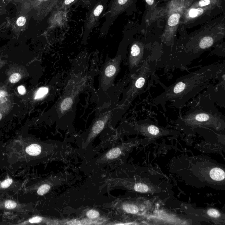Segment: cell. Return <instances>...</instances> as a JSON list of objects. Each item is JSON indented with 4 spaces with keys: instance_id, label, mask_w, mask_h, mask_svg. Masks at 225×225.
<instances>
[{
    "instance_id": "cell-27",
    "label": "cell",
    "mask_w": 225,
    "mask_h": 225,
    "mask_svg": "<svg viewBox=\"0 0 225 225\" xmlns=\"http://www.w3.org/2000/svg\"><path fill=\"white\" fill-rule=\"evenodd\" d=\"M211 0H201L198 3V5L200 7H204L208 6L210 4Z\"/></svg>"
},
{
    "instance_id": "cell-2",
    "label": "cell",
    "mask_w": 225,
    "mask_h": 225,
    "mask_svg": "<svg viewBox=\"0 0 225 225\" xmlns=\"http://www.w3.org/2000/svg\"><path fill=\"white\" fill-rule=\"evenodd\" d=\"M192 104L190 109L180 115V121L187 125L222 126L224 116L216 108L209 95H200Z\"/></svg>"
},
{
    "instance_id": "cell-22",
    "label": "cell",
    "mask_w": 225,
    "mask_h": 225,
    "mask_svg": "<svg viewBox=\"0 0 225 225\" xmlns=\"http://www.w3.org/2000/svg\"><path fill=\"white\" fill-rule=\"evenodd\" d=\"M207 214L213 218H218L220 216V213L219 211L214 208L209 209L207 211Z\"/></svg>"
},
{
    "instance_id": "cell-28",
    "label": "cell",
    "mask_w": 225,
    "mask_h": 225,
    "mask_svg": "<svg viewBox=\"0 0 225 225\" xmlns=\"http://www.w3.org/2000/svg\"><path fill=\"white\" fill-rule=\"evenodd\" d=\"M42 218L39 216H37L30 219L29 220V222L30 223H32V224L33 223H38L42 222Z\"/></svg>"
},
{
    "instance_id": "cell-23",
    "label": "cell",
    "mask_w": 225,
    "mask_h": 225,
    "mask_svg": "<svg viewBox=\"0 0 225 225\" xmlns=\"http://www.w3.org/2000/svg\"><path fill=\"white\" fill-rule=\"evenodd\" d=\"M21 75L19 73H14L9 78V81L12 83H16L21 79Z\"/></svg>"
},
{
    "instance_id": "cell-5",
    "label": "cell",
    "mask_w": 225,
    "mask_h": 225,
    "mask_svg": "<svg viewBox=\"0 0 225 225\" xmlns=\"http://www.w3.org/2000/svg\"><path fill=\"white\" fill-rule=\"evenodd\" d=\"M127 110L123 106L116 104H107L104 106L98 111L96 117L91 126L86 138L83 145L87 147L98 134H100L106 126L113 119L120 118Z\"/></svg>"
},
{
    "instance_id": "cell-21",
    "label": "cell",
    "mask_w": 225,
    "mask_h": 225,
    "mask_svg": "<svg viewBox=\"0 0 225 225\" xmlns=\"http://www.w3.org/2000/svg\"><path fill=\"white\" fill-rule=\"evenodd\" d=\"M86 216L88 217L91 219H95L99 217V213L97 211L91 209L87 211Z\"/></svg>"
},
{
    "instance_id": "cell-20",
    "label": "cell",
    "mask_w": 225,
    "mask_h": 225,
    "mask_svg": "<svg viewBox=\"0 0 225 225\" xmlns=\"http://www.w3.org/2000/svg\"><path fill=\"white\" fill-rule=\"evenodd\" d=\"M50 188H51V186L47 184L42 185L38 189L37 193L40 195H44L47 193L48 192Z\"/></svg>"
},
{
    "instance_id": "cell-11",
    "label": "cell",
    "mask_w": 225,
    "mask_h": 225,
    "mask_svg": "<svg viewBox=\"0 0 225 225\" xmlns=\"http://www.w3.org/2000/svg\"><path fill=\"white\" fill-rule=\"evenodd\" d=\"M141 126L146 128V130L148 133L152 135H157L160 133V129L158 126L148 123L143 124Z\"/></svg>"
},
{
    "instance_id": "cell-8",
    "label": "cell",
    "mask_w": 225,
    "mask_h": 225,
    "mask_svg": "<svg viewBox=\"0 0 225 225\" xmlns=\"http://www.w3.org/2000/svg\"><path fill=\"white\" fill-rule=\"evenodd\" d=\"M133 0H111L107 5L103 17L105 20L100 28L99 32L101 37L105 36L109 31L110 27L121 14L129 9Z\"/></svg>"
},
{
    "instance_id": "cell-24",
    "label": "cell",
    "mask_w": 225,
    "mask_h": 225,
    "mask_svg": "<svg viewBox=\"0 0 225 225\" xmlns=\"http://www.w3.org/2000/svg\"><path fill=\"white\" fill-rule=\"evenodd\" d=\"M5 208L7 209L15 208L17 207V203L12 201H7L4 203Z\"/></svg>"
},
{
    "instance_id": "cell-32",
    "label": "cell",
    "mask_w": 225,
    "mask_h": 225,
    "mask_svg": "<svg viewBox=\"0 0 225 225\" xmlns=\"http://www.w3.org/2000/svg\"><path fill=\"white\" fill-rule=\"evenodd\" d=\"M2 118V114L0 113V120Z\"/></svg>"
},
{
    "instance_id": "cell-26",
    "label": "cell",
    "mask_w": 225,
    "mask_h": 225,
    "mask_svg": "<svg viewBox=\"0 0 225 225\" xmlns=\"http://www.w3.org/2000/svg\"><path fill=\"white\" fill-rule=\"evenodd\" d=\"M26 22V19L25 17H20L17 20V25L19 27H22V26L25 25Z\"/></svg>"
},
{
    "instance_id": "cell-9",
    "label": "cell",
    "mask_w": 225,
    "mask_h": 225,
    "mask_svg": "<svg viewBox=\"0 0 225 225\" xmlns=\"http://www.w3.org/2000/svg\"><path fill=\"white\" fill-rule=\"evenodd\" d=\"M148 56H145L144 45L140 42H133L131 45L128 60L130 75L137 72Z\"/></svg>"
},
{
    "instance_id": "cell-19",
    "label": "cell",
    "mask_w": 225,
    "mask_h": 225,
    "mask_svg": "<svg viewBox=\"0 0 225 225\" xmlns=\"http://www.w3.org/2000/svg\"><path fill=\"white\" fill-rule=\"evenodd\" d=\"M203 12V10L200 8L191 9L189 11V15L191 17H196L202 14Z\"/></svg>"
},
{
    "instance_id": "cell-7",
    "label": "cell",
    "mask_w": 225,
    "mask_h": 225,
    "mask_svg": "<svg viewBox=\"0 0 225 225\" xmlns=\"http://www.w3.org/2000/svg\"><path fill=\"white\" fill-rule=\"evenodd\" d=\"M123 59L121 55L118 54L113 59H106L100 72V91L106 92L113 86L120 71V65Z\"/></svg>"
},
{
    "instance_id": "cell-31",
    "label": "cell",
    "mask_w": 225,
    "mask_h": 225,
    "mask_svg": "<svg viewBox=\"0 0 225 225\" xmlns=\"http://www.w3.org/2000/svg\"><path fill=\"white\" fill-rule=\"evenodd\" d=\"M4 92H2V93H0V98H1L2 96H4Z\"/></svg>"
},
{
    "instance_id": "cell-6",
    "label": "cell",
    "mask_w": 225,
    "mask_h": 225,
    "mask_svg": "<svg viewBox=\"0 0 225 225\" xmlns=\"http://www.w3.org/2000/svg\"><path fill=\"white\" fill-rule=\"evenodd\" d=\"M108 3V0H96L89 7L84 24L82 44H86L93 29L98 26L99 20L103 17L107 9Z\"/></svg>"
},
{
    "instance_id": "cell-10",
    "label": "cell",
    "mask_w": 225,
    "mask_h": 225,
    "mask_svg": "<svg viewBox=\"0 0 225 225\" xmlns=\"http://www.w3.org/2000/svg\"><path fill=\"white\" fill-rule=\"evenodd\" d=\"M210 176L212 180L220 181L224 180L225 174L224 170L218 167H215L211 170Z\"/></svg>"
},
{
    "instance_id": "cell-12",
    "label": "cell",
    "mask_w": 225,
    "mask_h": 225,
    "mask_svg": "<svg viewBox=\"0 0 225 225\" xmlns=\"http://www.w3.org/2000/svg\"><path fill=\"white\" fill-rule=\"evenodd\" d=\"M121 150L120 147H116L114 148L106 154L105 158L108 160H112L119 157L121 154Z\"/></svg>"
},
{
    "instance_id": "cell-14",
    "label": "cell",
    "mask_w": 225,
    "mask_h": 225,
    "mask_svg": "<svg viewBox=\"0 0 225 225\" xmlns=\"http://www.w3.org/2000/svg\"><path fill=\"white\" fill-rule=\"evenodd\" d=\"M78 1V0H60L57 5V9L59 11H65Z\"/></svg>"
},
{
    "instance_id": "cell-16",
    "label": "cell",
    "mask_w": 225,
    "mask_h": 225,
    "mask_svg": "<svg viewBox=\"0 0 225 225\" xmlns=\"http://www.w3.org/2000/svg\"><path fill=\"white\" fill-rule=\"evenodd\" d=\"M180 18V15L179 13L172 14L168 19V25L171 27L176 26L179 23Z\"/></svg>"
},
{
    "instance_id": "cell-29",
    "label": "cell",
    "mask_w": 225,
    "mask_h": 225,
    "mask_svg": "<svg viewBox=\"0 0 225 225\" xmlns=\"http://www.w3.org/2000/svg\"><path fill=\"white\" fill-rule=\"evenodd\" d=\"M18 91L20 95H23L26 93V88L23 86H19L18 88Z\"/></svg>"
},
{
    "instance_id": "cell-30",
    "label": "cell",
    "mask_w": 225,
    "mask_h": 225,
    "mask_svg": "<svg viewBox=\"0 0 225 225\" xmlns=\"http://www.w3.org/2000/svg\"><path fill=\"white\" fill-rule=\"evenodd\" d=\"M145 1H146V2L149 5H151L154 4V0H145Z\"/></svg>"
},
{
    "instance_id": "cell-25",
    "label": "cell",
    "mask_w": 225,
    "mask_h": 225,
    "mask_svg": "<svg viewBox=\"0 0 225 225\" xmlns=\"http://www.w3.org/2000/svg\"><path fill=\"white\" fill-rule=\"evenodd\" d=\"M12 183V180L11 179H7L2 182L1 184V186L3 188H7L9 187Z\"/></svg>"
},
{
    "instance_id": "cell-17",
    "label": "cell",
    "mask_w": 225,
    "mask_h": 225,
    "mask_svg": "<svg viewBox=\"0 0 225 225\" xmlns=\"http://www.w3.org/2000/svg\"><path fill=\"white\" fill-rule=\"evenodd\" d=\"M134 189L136 191L142 193H147L149 190L148 186L147 185L142 183H136L134 186Z\"/></svg>"
},
{
    "instance_id": "cell-15",
    "label": "cell",
    "mask_w": 225,
    "mask_h": 225,
    "mask_svg": "<svg viewBox=\"0 0 225 225\" xmlns=\"http://www.w3.org/2000/svg\"><path fill=\"white\" fill-rule=\"evenodd\" d=\"M122 208L125 212L130 214H137L139 211V209L137 206L133 204L125 203L122 206Z\"/></svg>"
},
{
    "instance_id": "cell-18",
    "label": "cell",
    "mask_w": 225,
    "mask_h": 225,
    "mask_svg": "<svg viewBox=\"0 0 225 225\" xmlns=\"http://www.w3.org/2000/svg\"><path fill=\"white\" fill-rule=\"evenodd\" d=\"M49 91V89L47 87H42L39 88L37 90L35 96V99H40L44 97L45 96L47 95Z\"/></svg>"
},
{
    "instance_id": "cell-1",
    "label": "cell",
    "mask_w": 225,
    "mask_h": 225,
    "mask_svg": "<svg viewBox=\"0 0 225 225\" xmlns=\"http://www.w3.org/2000/svg\"><path fill=\"white\" fill-rule=\"evenodd\" d=\"M224 70V63H212L180 77L167 87L157 80L164 91L153 98L151 104L154 106L160 105L165 111L166 104L169 102L173 107L180 110L190 99L207 88L211 81Z\"/></svg>"
},
{
    "instance_id": "cell-13",
    "label": "cell",
    "mask_w": 225,
    "mask_h": 225,
    "mask_svg": "<svg viewBox=\"0 0 225 225\" xmlns=\"http://www.w3.org/2000/svg\"><path fill=\"white\" fill-rule=\"evenodd\" d=\"M26 152L31 156H37L41 154L42 147L37 144H33L26 148Z\"/></svg>"
},
{
    "instance_id": "cell-4",
    "label": "cell",
    "mask_w": 225,
    "mask_h": 225,
    "mask_svg": "<svg viewBox=\"0 0 225 225\" xmlns=\"http://www.w3.org/2000/svg\"><path fill=\"white\" fill-rule=\"evenodd\" d=\"M82 75L81 73H71L63 94L56 104V116L62 117L69 113L72 114L76 107L80 93L86 82V79Z\"/></svg>"
},
{
    "instance_id": "cell-3",
    "label": "cell",
    "mask_w": 225,
    "mask_h": 225,
    "mask_svg": "<svg viewBox=\"0 0 225 225\" xmlns=\"http://www.w3.org/2000/svg\"><path fill=\"white\" fill-rule=\"evenodd\" d=\"M157 56H148L137 72L130 75L128 86L124 90L122 98L119 104L128 110L134 99L148 88L150 79L155 76L157 68Z\"/></svg>"
}]
</instances>
